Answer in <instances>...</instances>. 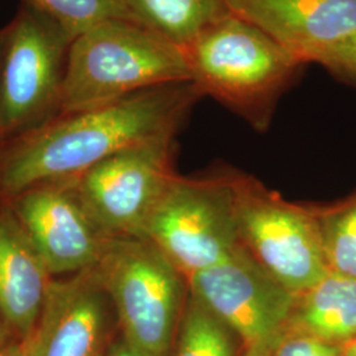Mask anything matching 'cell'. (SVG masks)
I'll use <instances>...</instances> for the list:
<instances>
[{"label": "cell", "instance_id": "cell-20", "mask_svg": "<svg viewBox=\"0 0 356 356\" xmlns=\"http://www.w3.org/2000/svg\"><path fill=\"white\" fill-rule=\"evenodd\" d=\"M317 64L322 65L332 76L356 83V32L326 51Z\"/></svg>", "mask_w": 356, "mask_h": 356}, {"label": "cell", "instance_id": "cell-10", "mask_svg": "<svg viewBox=\"0 0 356 356\" xmlns=\"http://www.w3.org/2000/svg\"><path fill=\"white\" fill-rule=\"evenodd\" d=\"M13 198V216L53 277L98 264L110 236L92 220L72 179L35 185Z\"/></svg>", "mask_w": 356, "mask_h": 356}, {"label": "cell", "instance_id": "cell-18", "mask_svg": "<svg viewBox=\"0 0 356 356\" xmlns=\"http://www.w3.org/2000/svg\"><path fill=\"white\" fill-rule=\"evenodd\" d=\"M26 4L51 17L67 36L78 38L108 20H135L129 0H26Z\"/></svg>", "mask_w": 356, "mask_h": 356}, {"label": "cell", "instance_id": "cell-13", "mask_svg": "<svg viewBox=\"0 0 356 356\" xmlns=\"http://www.w3.org/2000/svg\"><path fill=\"white\" fill-rule=\"evenodd\" d=\"M53 279L11 209L0 211V314L17 342L32 337Z\"/></svg>", "mask_w": 356, "mask_h": 356}, {"label": "cell", "instance_id": "cell-22", "mask_svg": "<svg viewBox=\"0 0 356 356\" xmlns=\"http://www.w3.org/2000/svg\"><path fill=\"white\" fill-rule=\"evenodd\" d=\"M16 342H17V341L15 339L13 332H11L10 327H8V325L6 323L3 316L0 314V356L7 355V353L10 351V348H11L13 343H16Z\"/></svg>", "mask_w": 356, "mask_h": 356}, {"label": "cell", "instance_id": "cell-7", "mask_svg": "<svg viewBox=\"0 0 356 356\" xmlns=\"http://www.w3.org/2000/svg\"><path fill=\"white\" fill-rule=\"evenodd\" d=\"M6 32L0 67V141H16L60 113L72 38L28 6Z\"/></svg>", "mask_w": 356, "mask_h": 356}, {"label": "cell", "instance_id": "cell-9", "mask_svg": "<svg viewBox=\"0 0 356 356\" xmlns=\"http://www.w3.org/2000/svg\"><path fill=\"white\" fill-rule=\"evenodd\" d=\"M188 286L245 347L277 338L296 301L243 245L229 259L193 275Z\"/></svg>", "mask_w": 356, "mask_h": 356}, {"label": "cell", "instance_id": "cell-11", "mask_svg": "<svg viewBox=\"0 0 356 356\" xmlns=\"http://www.w3.org/2000/svg\"><path fill=\"white\" fill-rule=\"evenodd\" d=\"M114 305L94 268L54 277L29 341L31 356H106Z\"/></svg>", "mask_w": 356, "mask_h": 356}, {"label": "cell", "instance_id": "cell-25", "mask_svg": "<svg viewBox=\"0 0 356 356\" xmlns=\"http://www.w3.org/2000/svg\"><path fill=\"white\" fill-rule=\"evenodd\" d=\"M341 348H342V355L356 356V338L341 346Z\"/></svg>", "mask_w": 356, "mask_h": 356}, {"label": "cell", "instance_id": "cell-6", "mask_svg": "<svg viewBox=\"0 0 356 356\" xmlns=\"http://www.w3.org/2000/svg\"><path fill=\"white\" fill-rule=\"evenodd\" d=\"M143 238L186 280L229 259L242 247L232 172L207 178L176 175L148 218Z\"/></svg>", "mask_w": 356, "mask_h": 356}, {"label": "cell", "instance_id": "cell-3", "mask_svg": "<svg viewBox=\"0 0 356 356\" xmlns=\"http://www.w3.org/2000/svg\"><path fill=\"white\" fill-rule=\"evenodd\" d=\"M191 81L241 115L256 129H266L281 95L304 65L242 17L229 13L184 49Z\"/></svg>", "mask_w": 356, "mask_h": 356}, {"label": "cell", "instance_id": "cell-23", "mask_svg": "<svg viewBox=\"0 0 356 356\" xmlns=\"http://www.w3.org/2000/svg\"><path fill=\"white\" fill-rule=\"evenodd\" d=\"M280 335H279V337H280ZM279 337L275 338V339H272V341H268V342L254 344V346L247 347L245 356H270V351H272L273 346L276 343V341L279 339Z\"/></svg>", "mask_w": 356, "mask_h": 356}, {"label": "cell", "instance_id": "cell-15", "mask_svg": "<svg viewBox=\"0 0 356 356\" xmlns=\"http://www.w3.org/2000/svg\"><path fill=\"white\" fill-rule=\"evenodd\" d=\"M129 6L138 23L182 49L231 13L226 0H129Z\"/></svg>", "mask_w": 356, "mask_h": 356}, {"label": "cell", "instance_id": "cell-24", "mask_svg": "<svg viewBox=\"0 0 356 356\" xmlns=\"http://www.w3.org/2000/svg\"><path fill=\"white\" fill-rule=\"evenodd\" d=\"M6 356H31V351L26 342H16L13 343V347L10 348V351L7 353Z\"/></svg>", "mask_w": 356, "mask_h": 356}, {"label": "cell", "instance_id": "cell-26", "mask_svg": "<svg viewBox=\"0 0 356 356\" xmlns=\"http://www.w3.org/2000/svg\"><path fill=\"white\" fill-rule=\"evenodd\" d=\"M4 42H6V32H0V67H1V60H3V51H4Z\"/></svg>", "mask_w": 356, "mask_h": 356}, {"label": "cell", "instance_id": "cell-16", "mask_svg": "<svg viewBox=\"0 0 356 356\" xmlns=\"http://www.w3.org/2000/svg\"><path fill=\"white\" fill-rule=\"evenodd\" d=\"M229 327L191 292L179 321L175 356H234Z\"/></svg>", "mask_w": 356, "mask_h": 356}, {"label": "cell", "instance_id": "cell-1", "mask_svg": "<svg viewBox=\"0 0 356 356\" xmlns=\"http://www.w3.org/2000/svg\"><path fill=\"white\" fill-rule=\"evenodd\" d=\"M201 97L193 82H181L53 119L1 154L0 191L15 197L35 185L73 179L115 153L176 135Z\"/></svg>", "mask_w": 356, "mask_h": 356}, {"label": "cell", "instance_id": "cell-14", "mask_svg": "<svg viewBox=\"0 0 356 356\" xmlns=\"http://www.w3.org/2000/svg\"><path fill=\"white\" fill-rule=\"evenodd\" d=\"M288 330L343 346L356 338V279L329 273L296 297Z\"/></svg>", "mask_w": 356, "mask_h": 356}, {"label": "cell", "instance_id": "cell-2", "mask_svg": "<svg viewBox=\"0 0 356 356\" xmlns=\"http://www.w3.org/2000/svg\"><path fill=\"white\" fill-rule=\"evenodd\" d=\"M181 82H191L181 47L138 22L108 20L72 41L60 114H76Z\"/></svg>", "mask_w": 356, "mask_h": 356}, {"label": "cell", "instance_id": "cell-17", "mask_svg": "<svg viewBox=\"0 0 356 356\" xmlns=\"http://www.w3.org/2000/svg\"><path fill=\"white\" fill-rule=\"evenodd\" d=\"M316 214L329 270L356 279V194Z\"/></svg>", "mask_w": 356, "mask_h": 356}, {"label": "cell", "instance_id": "cell-21", "mask_svg": "<svg viewBox=\"0 0 356 356\" xmlns=\"http://www.w3.org/2000/svg\"><path fill=\"white\" fill-rule=\"evenodd\" d=\"M106 356H148L140 353L139 350H136L135 347H132L131 344L127 343L124 341V338L120 335V338H118L115 341L114 344L111 346L108 354Z\"/></svg>", "mask_w": 356, "mask_h": 356}, {"label": "cell", "instance_id": "cell-19", "mask_svg": "<svg viewBox=\"0 0 356 356\" xmlns=\"http://www.w3.org/2000/svg\"><path fill=\"white\" fill-rule=\"evenodd\" d=\"M270 356H343L338 344L329 343L312 335L285 330L273 346Z\"/></svg>", "mask_w": 356, "mask_h": 356}, {"label": "cell", "instance_id": "cell-5", "mask_svg": "<svg viewBox=\"0 0 356 356\" xmlns=\"http://www.w3.org/2000/svg\"><path fill=\"white\" fill-rule=\"evenodd\" d=\"M232 186L243 247L288 292L298 297L330 273L316 209L242 173L232 172Z\"/></svg>", "mask_w": 356, "mask_h": 356}, {"label": "cell", "instance_id": "cell-12", "mask_svg": "<svg viewBox=\"0 0 356 356\" xmlns=\"http://www.w3.org/2000/svg\"><path fill=\"white\" fill-rule=\"evenodd\" d=\"M229 13L259 28L301 65L356 32V0H226Z\"/></svg>", "mask_w": 356, "mask_h": 356}, {"label": "cell", "instance_id": "cell-4", "mask_svg": "<svg viewBox=\"0 0 356 356\" xmlns=\"http://www.w3.org/2000/svg\"><path fill=\"white\" fill-rule=\"evenodd\" d=\"M94 269L124 341L145 355H169L189 293L186 277L139 236L110 238Z\"/></svg>", "mask_w": 356, "mask_h": 356}, {"label": "cell", "instance_id": "cell-8", "mask_svg": "<svg viewBox=\"0 0 356 356\" xmlns=\"http://www.w3.org/2000/svg\"><path fill=\"white\" fill-rule=\"evenodd\" d=\"M175 135L115 153L73 178L90 216L110 236H139L154 206L176 176Z\"/></svg>", "mask_w": 356, "mask_h": 356}]
</instances>
